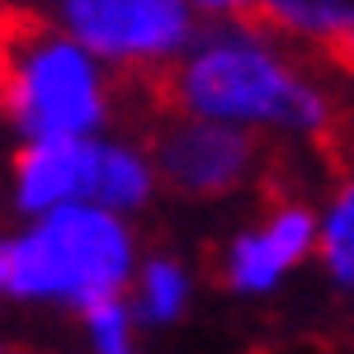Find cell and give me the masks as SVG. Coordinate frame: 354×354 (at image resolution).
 <instances>
[{
	"mask_svg": "<svg viewBox=\"0 0 354 354\" xmlns=\"http://www.w3.org/2000/svg\"><path fill=\"white\" fill-rule=\"evenodd\" d=\"M0 118L28 142L85 137L109 118L85 48L19 0H0Z\"/></svg>",
	"mask_w": 354,
	"mask_h": 354,
	"instance_id": "cell-1",
	"label": "cell"
},
{
	"mask_svg": "<svg viewBox=\"0 0 354 354\" xmlns=\"http://www.w3.org/2000/svg\"><path fill=\"white\" fill-rule=\"evenodd\" d=\"M175 109L218 118V123H283V128H326L330 100L302 76H288L250 33L232 28L203 43L185 66H170Z\"/></svg>",
	"mask_w": 354,
	"mask_h": 354,
	"instance_id": "cell-2",
	"label": "cell"
},
{
	"mask_svg": "<svg viewBox=\"0 0 354 354\" xmlns=\"http://www.w3.org/2000/svg\"><path fill=\"white\" fill-rule=\"evenodd\" d=\"M133 270V241L109 208L90 203H62L38 222L28 236L15 241V270H10V298H62L90 307V302L118 298Z\"/></svg>",
	"mask_w": 354,
	"mask_h": 354,
	"instance_id": "cell-3",
	"label": "cell"
},
{
	"mask_svg": "<svg viewBox=\"0 0 354 354\" xmlns=\"http://www.w3.org/2000/svg\"><path fill=\"white\" fill-rule=\"evenodd\" d=\"M255 147L260 142L250 133L218 118H198V113H170L147 133V151L161 185L185 198L232 194L255 165Z\"/></svg>",
	"mask_w": 354,
	"mask_h": 354,
	"instance_id": "cell-4",
	"label": "cell"
},
{
	"mask_svg": "<svg viewBox=\"0 0 354 354\" xmlns=\"http://www.w3.org/2000/svg\"><path fill=\"white\" fill-rule=\"evenodd\" d=\"M66 24L85 53L109 62H151L194 38L185 0H62Z\"/></svg>",
	"mask_w": 354,
	"mask_h": 354,
	"instance_id": "cell-5",
	"label": "cell"
},
{
	"mask_svg": "<svg viewBox=\"0 0 354 354\" xmlns=\"http://www.w3.org/2000/svg\"><path fill=\"white\" fill-rule=\"evenodd\" d=\"M95 161H100V142H85V137L28 142L15 156L19 208L24 213H53L62 203H81L95 189Z\"/></svg>",
	"mask_w": 354,
	"mask_h": 354,
	"instance_id": "cell-6",
	"label": "cell"
},
{
	"mask_svg": "<svg viewBox=\"0 0 354 354\" xmlns=\"http://www.w3.org/2000/svg\"><path fill=\"white\" fill-rule=\"evenodd\" d=\"M227 24L250 33L255 43H270V38L326 43L354 24V0H245Z\"/></svg>",
	"mask_w": 354,
	"mask_h": 354,
	"instance_id": "cell-7",
	"label": "cell"
},
{
	"mask_svg": "<svg viewBox=\"0 0 354 354\" xmlns=\"http://www.w3.org/2000/svg\"><path fill=\"white\" fill-rule=\"evenodd\" d=\"M95 198L104 208H142L151 194V165L133 156L128 147H100L95 161Z\"/></svg>",
	"mask_w": 354,
	"mask_h": 354,
	"instance_id": "cell-8",
	"label": "cell"
},
{
	"mask_svg": "<svg viewBox=\"0 0 354 354\" xmlns=\"http://www.w3.org/2000/svg\"><path fill=\"white\" fill-rule=\"evenodd\" d=\"M270 203V227H265V241L279 255V265H298L302 255L317 245V218L312 208L298 203V198H265Z\"/></svg>",
	"mask_w": 354,
	"mask_h": 354,
	"instance_id": "cell-9",
	"label": "cell"
},
{
	"mask_svg": "<svg viewBox=\"0 0 354 354\" xmlns=\"http://www.w3.org/2000/svg\"><path fill=\"white\" fill-rule=\"evenodd\" d=\"M322 260L340 283L354 288V175L340 180V194L322 222Z\"/></svg>",
	"mask_w": 354,
	"mask_h": 354,
	"instance_id": "cell-10",
	"label": "cell"
},
{
	"mask_svg": "<svg viewBox=\"0 0 354 354\" xmlns=\"http://www.w3.org/2000/svg\"><path fill=\"white\" fill-rule=\"evenodd\" d=\"M279 270H283V265H279V255L270 250L265 232H260V236H236L232 250H227L222 283H227V288H241V293H265V288H274Z\"/></svg>",
	"mask_w": 354,
	"mask_h": 354,
	"instance_id": "cell-11",
	"label": "cell"
},
{
	"mask_svg": "<svg viewBox=\"0 0 354 354\" xmlns=\"http://www.w3.org/2000/svg\"><path fill=\"white\" fill-rule=\"evenodd\" d=\"M185 293H189L185 270H180L175 260H151V265L142 270V298H137V312H142L147 322H175V317L185 312Z\"/></svg>",
	"mask_w": 354,
	"mask_h": 354,
	"instance_id": "cell-12",
	"label": "cell"
},
{
	"mask_svg": "<svg viewBox=\"0 0 354 354\" xmlns=\"http://www.w3.org/2000/svg\"><path fill=\"white\" fill-rule=\"evenodd\" d=\"M85 322H90V335H95V350L100 354H128V307L118 298L90 302Z\"/></svg>",
	"mask_w": 354,
	"mask_h": 354,
	"instance_id": "cell-13",
	"label": "cell"
},
{
	"mask_svg": "<svg viewBox=\"0 0 354 354\" xmlns=\"http://www.w3.org/2000/svg\"><path fill=\"white\" fill-rule=\"evenodd\" d=\"M322 57H326L335 71H345V76H354V24L345 28V33H335V38H326L322 43Z\"/></svg>",
	"mask_w": 354,
	"mask_h": 354,
	"instance_id": "cell-14",
	"label": "cell"
},
{
	"mask_svg": "<svg viewBox=\"0 0 354 354\" xmlns=\"http://www.w3.org/2000/svg\"><path fill=\"white\" fill-rule=\"evenodd\" d=\"M194 5H198V10H208V15H227V19H232L245 0H194Z\"/></svg>",
	"mask_w": 354,
	"mask_h": 354,
	"instance_id": "cell-15",
	"label": "cell"
},
{
	"mask_svg": "<svg viewBox=\"0 0 354 354\" xmlns=\"http://www.w3.org/2000/svg\"><path fill=\"white\" fill-rule=\"evenodd\" d=\"M10 270H15V241H0V293L10 288Z\"/></svg>",
	"mask_w": 354,
	"mask_h": 354,
	"instance_id": "cell-16",
	"label": "cell"
},
{
	"mask_svg": "<svg viewBox=\"0 0 354 354\" xmlns=\"http://www.w3.org/2000/svg\"><path fill=\"white\" fill-rule=\"evenodd\" d=\"M15 354H19V350H15Z\"/></svg>",
	"mask_w": 354,
	"mask_h": 354,
	"instance_id": "cell-17",
	"label": "cell"
}]
</instances>
